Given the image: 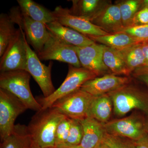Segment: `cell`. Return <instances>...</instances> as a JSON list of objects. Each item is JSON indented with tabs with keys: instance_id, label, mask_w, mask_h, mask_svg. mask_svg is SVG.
I'll return each instance as SVG.
<instances>
[{
	"instance_id": "cell-5",
	"label": "cell",
	"mask_w": 148,
	"mask_h": 148,
	"mask_svg": "<svg viewBox=\"0 0 148 148\" xmlns=\"http://www.w3.org/2000/svg\"><path fill=\"white\" fill-rule=\"evenodd\" d=\"M8 15L12 22L24 32L27 42L36 53H39L49 36L45 24L30 18L22 12L19 6L11 9Z\"/></svg>"
},
{
	"instance_id": "cell-8",
	"label": "cell",
	"mask_w": 148,
	"mask_h": 148,
	"mask_svg": "<svg viewBox=\"0 0 148 148\" xmlns=\"http://www.w3.org/2000/svg\"><path fill=\"white\" fill-rule=\"evenodd\" d=\"M27 63L24 33L19 28L1 57L0 71L2 73L17 70L26 71Z\"/></svg>"
},
{
	"instance_id": "cell-31",
	"label": "cell",
	"mask_w": 148,
	"mask_h": 148,
	"mask_svg": "<svg viewBox=\"0 0 148 148\" xmlns=\"http://www.w3.org/2000/svg\"><path fill=\"white\" fill-rule=\"evenodd\" d=\"M131 74L135 79L145 84L148 88V66L140 67L135 70Z\"/></svg>"
},
{
	"instance_id": "cell-14",
	"label": "cell",
	"mask_w": 148,
	"mask_h": 148,
	"mask_svg": "<svg viewBox=\"0 0 148 148\" xmlns=\"http://www.w3.org/2000/svg\"><path fill=\"white\" fill-rule=\"evenodd\" d=\"M131 82L128 77L108 74L86 82L80 89L92 96H98L112 92Z\"/></svg>"
},
{
	"instance_id": "cell-32",
	"label": "cell",
	"mask_w": 148,
	"mask_h": 148,
	"mask_svg": "<svg viewBox=\"0 0 148 148\" xmlns=\"http://www.w3.org/2000/svg\"><path fill=\"white\" fill-rule=\"evenodd\" d=\"M148 24V8L140 10L135 14L133 19V26Z\"/></svg>"
},
{
	"instance_id": "cell-7",
	"label": "cell",
	"mask_w": 148,
	"mask_h": 148,
	"mask_svg": "<svg viewBox=\"0 0 148 148\" xmlns=\"http://www.w3.org/2000/svg\"><path fill=\"white\" fill-rule=\"evenodd\" d=\"M103 125L107 133L134 141H137L148 132V121L142 115L138 113L110 121Z\"/></svg>"
},
{
	"instance_id": "cell-3",
	"label": "cell",
	"mask_w": 148,
	"mask_h": 148,
	"mask_svg": "<svg viewBox=\"0 0 148 148\" xmlns=\"http://www.w3.org/2000/svg\"><path fill=\"white\" fill-rule=\"evenodd\" d=\"M31 75L24 70L2 72L0 88L10 92L22 102L27 109L38 112L42 108L30 89Z\"/></svg>"
},
{
	"instance_id": "cell-29",
	"label": "cell",
	"mask_w": 148,
	"mask_h": 148,
	"mask_svg": "<svg viewBox=\"0 0 148 148\" xmlns=\"http://www.w3.org/2000/svg\"><path fill=\"white\" fill-rule=\"evenodd\" d=\"M71 119L65 116L59 123L55 133L56 148L66 144L69 136Z\"/></svg>"
},
{
	"instance_id": "cell-9",
	"label": "cell",
	"mask_w": 148,
	"mask_h": 148,
	"mask_svg": "<svg viewBox=\"0 0 148 148\" xmlns=\"http://www.w3.org/2000/svg\"><path fill=\"white\" fill-rule=\"evenodd\" d=\"M94 97L80 89L56 101L51 107L67 117L79 120L88 117Z\"/></svg>"
},
{
	"instance_id": "cell-20",
	"label": "cell",
	"mask_w": 148,
	"mask_h": 148,
	"mask_svg": "<svg viewBox=\"0 0 148 148\" xmlns=\"http://www.w3.org/2000/svg\"><path fill=\"white\" fill-rule=\"evenodd\" d=\"M22 12L35 21L45 24L55 21L53 12L32 0H17Z\"/></svg>"
},
{
	"instance_id": "cell-23",
	"label": "cell",
	"mask_w": 148,
	"mask_h": 148,
	"mask_svg": "<svg viewBox=\"0 0 148 148\" xmlns=\"http://www.w3.org/2000/svg\"><path fill=\"white\" fill-rule=\"evenodd\" d=\"M32 143L27 126L18 123L10 135L1 142V148H30Z\"/></svg>"
},
{
	"instance_id": "cell-34",
	"label": "cell",
	"mask_w": 148,
	"mask_h": 148,
	"mask_svg": "<svg viewBox=\"0 0 148 148\" xmlns=\"http://www.w3.org/2000/svg\"><path fill=\"white\" fill-rule=\"evenodd\" d=\"M142 49L145 57V66H148V43L142 42Z\"/></svg>"
},
{
	"instance_id": "cell-12",
	"label": "cell",
	"mask_w": 148,
	"mask_h": 148,
	"mask_svg": "<svg viewBox=\"0 0 148 148\" xmlns=\"http://www.w3.org/2000/svg\"><path fill=\"white\" fill-rule=\"evenodd\" d=\"M55 21L87 36L110 34L92 24L88 18L70 13L69 9L58 6L52 11Z\"/></svg>"
},
{
	"instance_id": "cell-28",
	"label": "cell",
	"mask_w": 148,
	"mask_h": 148,
	"mask_svg": "<svg viewBox=\"0 0 148 148\" xmlns=\"http://www.w3.org/2000/svg\"><path fill=\"white\" fill-rule=\"evenodd\" d=\"M83 136L82 125L78 120L71 119L69 136L65 144L78 145L80 144Z\"/></svg>"
},
{
	"instance_id": "cell-36",
	"label": "cell",
	"mask_w": 148,
	"mask_h": 148,
	"mask_svg": "<svg viewBox=\"0 0 148 148\" xmlns=\"http://www.w3.org/2000/svg\"><path fill=\"white\" fill-rule=\"evenodd\" d=\"M95 148H111L104 141L103 139L99 144L96 146Z\"/></svg>"
},
{
	"instance_id": "cell-13",
	"label": "cell",
	"mask_w": 148,
	"mask_h": 148,
	"mask_svg": "<svg viewBox=\"0 0 148 148\" xmlns=\"http://www.w3.org/2000/svg\"><path fill=\"white\" fill-rule=\"evenodd\" d=\"M104 47L96 42L83 47L74 46L82 67L95 73L98 77L112 74L103 62Z\"/></svg>"
},
{
	"instance_id": "cell-30",
	"label": "cell",
	"mask_w": 148,
	"mask_h": 148,
	"mask_svg": "<svg viewBox=\"0 0 148 148\" xmlns=\"http://www.w3.org/2000/svg\"><path fill=\"white\" fill-rule=\"evenodd\" d=\"M121 32L131 36L140 43L145 42L148 40V24L127 27Z\"/></svg>"
},
{
	"instance_id": "cell-16",
	"label": "cell",
	"mask_w": 148,
	"mask_h": 148,
	"mask_svg": "<svg viewBox=\"0 0 148 148\" xmlns=\"http://www.w3.org/2000/svg\"><path fill=\"white\" fill-rule=\"evenodd\" d=\"M48 32L67 44L77 47L91 45L95 42L87 36L55 21L45 24Z\"/></svg>"
},
{
	"instance_id": "cell-6",
	"label": "cell",
	"mask_w": 148,
	"mask_h": 148,
	"mask_svg": "<svg viewBox=\"0 0 148 148\" xmlns=\"http://www.w3.org/2000/svg\"><path fill=\"white\" fill-rule=\"evenodd\" d=\"M27 108L16 96L0 88V138L1 142L10 135L17 117Z\"/></svg>"
},
{
	"instance_id": "cell-17",
	"label": "cell",
	"mask_w": 148,
	"mask_h": 148,
	"mask_svg": "<svg viewBox=\"0 0 148 148\" xmlns=\"http://www.w3.org/2000/svg\"><path fill=\"white\" fill-rule=\"evenodd\" d=\"M83 136L79 145L84 148H95L102 141L106 133L104 125L92 118L79 120Z\"/></svg>"
},
{
	"instance_id": "cell-26",
	"label": "cell",
	"mask_w": 148,
	"mask_h": 148,
	"mask_svg": "<svg viewBox=\"0 0 148 148\" xmlns=\"http://www.w3.org/2000/svg\"><path fill=\"white\" fill-rule=\"evenodd\" d=\"M141 3L142 1L140 0H126L117 3L119 6L124 28L132 26L134 17L141 9Z\"/></svg>"
},
{
	"instance_id": "cell-40",
	"label": "cell",
	"mask_w": 148,
	"mask_h": 148,
	"mask_svg": "<svg viewBox=\"0 0 148 148\" xmlns=\"http://www.w3.org/2000/svg\"></svg>"
},
{
	"instance_id": "cell-11",
	"label": "cell",
	"mask_w": 148,
	"mask_h": 148,
	"mask_svg": "<svg viewBox=\"0 0 148 148\" xmlns=\"http://www.w3.org/2000/svg\"><path fill=\"white\" fill-rule=\"evenodd\" d=\"M37 54L40 60H56L82 67L73 46L67 44L50 33L42 49Z\"/></svg>"
},
{
	"instance_id": "cell-25",
	"label": "cell",
	"mask_w": 148,
	"mask_h": 148,
	"mask_svg": "<svg viewBox=\"0 0 148 148\" xmlns=\"http://www.w3.org/2000/svg\"><path fill=\"white\" fill-rule=\"evenodd\" d=\"M9 15L2 13L0 15V57L3 55L10 41L16 34L17 29L14 27Z\"/></svg>"
},
{
	"instance_id": "cell-2",
	"label": "cell",
	"mask_w": 148,
	"mask_h": 148,
	"mask_svg": "<svg viewBox=\"0 0 148 148\" xmlns=\"http://www.w3.org/2000/svg\"><path fill=\"white\" fill-rule=\"evenodd\" d=\"M108 94L117 116H124L133 110H138L148 118V93L130 82Z\"/></svg>"
},
{
	"instance_id": "cell-37",
	"label": "cell",
	"mask_w": 148,
	"mask_h": 148,
	"mask_svg": "<svg viewBox=\"0 0 148 148\" xmlns=\"http://www.w3.org/2000/svg\"><path fill=\"white\" fill-rule=\"evenodd\" d=\"M145 8H148V0L142 1V3H141V9H140V10Z\"/></svg>"
},
{
	"instance_id": "cell-18",
	"label": "cell",
	"mask_w": 148,
	"mask_h": 148,
	"mask_svg": "<svg viewBox=\"0 0 148 148\" xmlns=\"http://www.w3.org/2000/svg\"><path fill=\"white\" fill-rule=\"evenodd\" d=\"M112 101L108 94L94 96L90 105L88 117L103 124L110 121L112 111Z\"/></svg>"
},
{
	"instance_id": "cell-1",
	"label": "cell",
	"mask_w": 148,
	"mask_h": 148,
	"mask_svg": "<svg viewBox=\"0 0 148 148\" xmlns=\"http://www.w3.org/2000/svg\"><path fill=\"white\" fill-rule=\"evenodd\" d=\"M65 116L52 107L37 112L27 126L32 143L42 148H56V128Z\"/></svg>"
},
{
	"instance_id": "cell-38",
	"label": "cell",
	"mask_w": 148,
	"mask_h": 148,
	"mask_svg": "<svg viewBox=\"0 0 148 148\" xmlns=\"http://www.w3.org/2000/svg\"><path fill=\"white\" fill-rule=\"evenodd\" d=\"M30 148H42L40 147H39V146L36 145H34V144H33L32 143V145H31V147H30Z\"/></svg>"
},
{
	"instance_id": "cell-10",
	"label": "cell",
	"mask_w": 148,
	"mask_h": 148,
	"mask_svg": "<svg viewBox=\"0 0 148 148\" xmlns=\"http://www.w3.org/2000/svg\"><path fill=\"white\" fill-rule=\"evenodd\" d=\"M24 38L27 53L26 71L34 78L42 91L44 97L46 98L56 90L51 79L53 63L50 62L48 66L42 64L37 53L30 47L24 33Z\"/></svg>"
},
{
	"instance_id": "cell-4",
	"label": "cell",
	"mask_w": 148,
	"mask_h": 148,
	"mask_svg": "<svg viewBox=\"0 0 148 148\" xmlns=\"http://www.w3.org/2000/svg\"><path fill=\"white\" fill-rule=\"evenodd\" d=\"M97 77L95 73L83 67L77 68L69 64L67 76L61 86L48 97L39 98L37 100L42 110L51 108L56 101L79 90L85 83Z\"/></svg>"
},
{
	"instance_id": "cell-21",
	"label": "cell",
	"mask_w": 148,
	"mask_h": 148,
	"mask_svg": "<svg viewBox=\"0 0 148 148\" xmlns=\"http://www.w3.org/2000/svg\"><path fill=\"white\" fill-rule=\"evenodd\" d=\"M103 61L112 74L127 77L130 75L123 57L119 50L105 46L103 50Z\"/></svg>"
},
{
	"instance_id": "cell-24",
	"label": "cell",
	"mask_w": 148,
	"mask_h": 148,
	"mask_svg": "<svg viewBox=\"0 0 148 148\" xmlns=\"http://www.w3.org/2000/svg\"><path fill=\"white\" fill-rule=\"evenodd\" d=\"M121 53L130 75L136 69L145 66L142 43H138L119 50Z\"/></svg>"
},
{
	"instance_id": "cell-19",
	"label": "cell",
	"mask_w": 148,
	"mask_h": 148,
	"mask_svg": "<svg viewBox=\"0 0 148 148\" xmlns=\"http://www.w3.org/2000/svg\"><path fill=\"white\" fill-rule=\"evenodd\" d=\"M70 13L90 20L111 3L105 0H73Z\"/></svg>"
},
{
	"instance_id": "cell-35",
	"label": "cell",
	"mask_w": 148,
	"mask_h": 148,
	"mask_svg": "<svg viewBox=\"0 0 148 148\" xmlns=\"http://www.w3.org/2000/svg\"><path fill=\"white\" fill-rule=\"evenodd\" d=\"M56 148H84L79 145H71L64 144L58 146Z\"/></svg>"
},
{
	"instance_id": "cell-15",
	"label": "cell",
	"mask_w": 148,
	"mask_h": 148,
	"mask_svg": "<svg viewBox=\"0 0 148 148\" xmlns=\"http://www.w3.org/2000/svg\"><path fill=\"white\" fill-rule=\"evenodd\" d=\"M90 21L110 34L122 32L124 29L117 4L110 3Z\"/></svg>"
},
{
	"instance_id": "cell-22",
	"label": "cell",
	"mask_w": 148,
	"mask_h": 148,
	"mask_svg": "<svg viewBox=\"0 0 148 148\" xmlns=\"http://www.w3.org/2000/svg\"><path fill=\"white\" fill-rule=\"evenodd\" d=\"M87 37L95 42L117 50H120L129 46L140 43L131 36L123 32L105 36Z\"/></svg>"
},
{
	"instance_id": "cell-39",
	"label": "cell",
	"mask_w": 148,
	"mask_h": 148,
	"mask_svg": "<svg viewBox=\"0 0 148 148\" xmlns=\"http://www.w3.org/2000/svg\"><path fill=\"white\" fill-rule=\"evenodd\" d=\"M147 42V43H148V40L147 41H146L145 42Z\"/></svg>"
},
{
	"instance_id": "cell-33",
	"label": "cell",
	"mask_w": 148,
	"mask_h": 148,
	"mask_svg": "<svg viewBox=\"0 0 148 148\" xmlns=\"http://www.w3.org/2000/svg\"><path fill=\"white\" fill-rule=\"evenodd\" d=\"M135 142L137 148H148V132Z\"/></svg>"
},
{
	"instance_id": "cell-27",
	"label": "cell",
	"mask_w": 148,
	"mask_h": 148,
	"mask_svg": "<svg viewBox=\"0 0 148 148\" xmlns=\"http://www.w3.org/2000/svg\"><path fill=\"white\" fill-rule=\"evenodd\" d=\"M103 140L111 148H137L135 141L106 132Z\"/></svg>"
}]
</instances>
